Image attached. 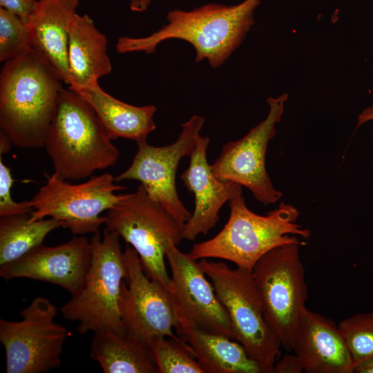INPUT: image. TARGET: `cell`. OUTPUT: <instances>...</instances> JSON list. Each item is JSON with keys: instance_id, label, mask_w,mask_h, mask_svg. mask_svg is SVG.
<instances>
[{"instance_id": "cell-1", "label": "cell", "mask_w": 373, "mask_h": 373, "mask_svg": "<svg viewBox=\"0 0 373 373\" xmlns=\"http://www.w3.org/2000/svg\"><path fill=\"white\" fill-rule=\"evenodd\" d=\"M61 82L35 49L4 64L0 75V128L13 146L44 147Z\"/></svg>"}, {"instance_id": "cell-2", "label": "cell", "mask_w": 373, "mask_h": 373, "mask_svg": "<svg viewBox=\"0 0 373 373\" xmlns=\"http://www.w3.org/2000/svg\"><path fill=\"white\" fill-rule=\"evenodd\" d=\"M260 0H245L227 6L209 3L191 11L174 10L168 23L143 37H121L116 44L119 53L151 54L162 41L178 39L187 41L195 50V62L207 59L213 68L220 66L240 45L254 24V13Z\"/></svg>"}, {"instance_id": "cell-3", "label": "cell", "mask_w": 373, "mask_h": 373, "mask_svg": "<svg viewBox=\"0 0 373 373\" xmlns=\"http://www.w3.org/2000/svg\"><path fill=\"white\" fill-rule=\"evenodd\" d=\"M111 141L88 102L62 87L44 146L53 173L63 180H79L114 166L119 152Z\"/></svg>"}, {"instance_id": "cell-4", "label": "cell", "mask_w": 373, "mask_h": 373, "mask_svg": "<svg viewBox=\"0 0 373 373\" xmlns=\"http://www.w3.org/2000/svg\"><path fill=\"white\" fill-rule=\"evenodd\" d=\"M229 217L212 238L193 245L195 260L218 258L252 271L256 262L272 249L289 244L304 245L297 236L308 238L310 231L297 222L298 209L281 202L265 216L251 211L242 193L229 201Z\"/></svg>"}, {"instance_id": "cell-5", "label": "cell", "mask_w": 373, "mask_h": 373, "mask_svg": "<svg viewBox=\"0 0 373 373\" xmlns=\"http://www.w3.org/2000/svg\"><path fill=\"white\" fill-rule=\"evenodd\" d=\"M119 235L104 229L90 239L92 255L82 289L61 308L63 317L77 321L81 334L103 328L125 334L119 311L122 285L128 271Z\"/></svg>"}, {"instance_id": "cell-6", "label": "cell", "mask_w": 373, "mask_h": 373, "mask_svg": "<svg viewBox=\"0 0 373 373\" xmlns=\"http://www.w3.org/2000/svg\"><path fill=\"white\" fill-rule=\"evenodd\" d=\"M104 216L106 229L135 250L147 276L168 289L166 249L171 242L178 245L183 239L184 224L151 199L142 184L134 192L121 194Z\"/></svg>"}, {"instance_id": "cell-7", "label": "cell", "mask_w": 373, "mask_h": 373, "mask_svg": "<svg viewBox=\"0 0 373 373\" xmlns=\"http://www.w3.org/2000/svg\"><path fill=\"white\" fill-rule=\"evenodd\" d=\"M198 263L227 312L235 339L253 359L273 373L282 346L265 321L251 271L207 259Z\"/></svg>"}, {"instance_id": "cell-8", "label": "cell", "mask_w": 373, "mask_h": 373, "mask_svg": "<svg viewBox=\"0 0 373 373\" xmlns=\"http://www.w3.org/2000/svg\"><path fill=\"white\" fill-rule=\"evenodd\" d=\"M300 246L289 244L272 249L251 271L265 321L282 347L289 352H292L295 333L307 298Z\"/></svg>"}, {"instance_id": "cell-9", "label": "cell", "mask_w": 373, "mask_h": 373, "mask_svg": "<svg viewBox=\"0 0 373 373\" xmlns=\"http://www.w3.org/2000/svg\"><path fill=\"white\" fill-rule=\"evenodd\" d=\"M45 184L29 200L33 209L30 219L53 218L75 236L99 232L105 221L101 214L119 200L121 194L115 192L126 189L115 184L108 173L79 184H71L53 173H45Z\"/></svg>"}, {"instance_id": "cell-10", "label": "cell", "mask_w": 373, "mask_h": 373, "mask_svg": "<svg viewBox=\"0 0 373 373\" xmlns=\"http://www.w3.org/2000/svg\"><path fill=\"white\" fill-rule=\"evenodd\" d=\"M17 321L0 319V342L6 352V373H41L61 365L66 328L55 321L57 307L35 297Z\"/></svg>"}, {"instance_id": "cell-11", "label": "cell", "mask_w": 373, "mask_h": 373, "mask_svg": "<svg viewBox=\"0 0 373 373\" xmlns=\"http://www.w3.org/2000/svg\"><path fill=\"white\" fill-rule=\"evenodd\" d=\"M166 259L171 271L168 290L178 335L197 330L235 339L227 312L198 262L189 253L180 251L174 242L166 249Z\"/></svg>"}, {"instance_id": "cell-12", "label": "cell", "mask_w": 373, "mask_h": 373, "mask_svg": "<svg viewBox=\"0 0 373 373\" xmlns=\"http://www.w3.org/2000/svg\"><path fill=\"white\" fill-rule=\"evenodd\" d=\"M204 123V117L194 115L182 124V131L173 143L164 146H151L146 142L138 144L131 165L114 177L115 181H139L151 199L184 224L191 213L178 195L176 172L181 160L193 151Z\"/></svg>"}, {"instance_id": "cell-13", "label": "cell", "mask_w": 373, "mask_h": 373, "mask_svg": "<svg viewBox=\"0 0 373 373\" xmlns=\"http://www.w3.org/2000/svg\"><path fill=\"white\" fill-rule=\"evenodd\" d=\"M287 93L269 97L266 118L237 141L224 144L211 168L215 175L248 189L260 203L278 202L282 192L276 189L266 169V153L269 141L276 134V125L284 113Z\"/></svg>"}, {"instance_id": "cell-14", "label": "cell", "mask_w": 373, "mask_h": 373, "mask_svg": "<svg viewBox=\"0 0 373 373\" xmlns=\"http://www.w3.org/2000/svg\"><path fill=\"white\" fill-rule=\"evenodd\" d=\"M124 256L128 271L122 285L119 311L126 332L146 344L159 337L178 338L170 294L144 271L135 250L126 244Z\"/></svg>"}, {"instance_id": "cell-15", "label": "cell", "mask_w": 373, "mask_h": 373, "mask_svg": "<svg viewBox=\"0 0 373 373\" xmlns=\"http://www.w3.org/2000/svg\"><path fill=\"white\" fill-rule=\"evenodd\" d=\"M92 255L90 241L79 236L61 245L43 244L21 258L0 266L6 280L23 278L59 286L71 296L83 287Z\"/></svg>"}, {"instance_id": "cell-16", "label": "cell", "mask_w": 373, "mask_h": 373, "mask_svg": "<svg viewBox=\"0 0 373 373\" xmlns=\"http://www.w3.org/2000/svg\"><path fill=\"white\" fill-rule=\"evenodd\" d=\"M209 142L207 137L198 136L189 156V165L181 175L183 183L195 198L194 211L184 224L182 233V238L189 240L207 234L217 224L222 206L242 193L240 185L219 179L213 173L207 158Z\"/></svg>"}, {"instance_id": "cell-17", "label": "cell", "mask_w": 373, "mask_h": 373, "mask_svg": "<svg viewBox=\"0 0 373 373\" xmlns=\"http://www.w3.org/2000/svg\"><path fill=\"white\" fill-rule=\"evenodd\" d=\"M292 352L307 373H354L355 371L338 325L307 307L295 333Z\"/></svg>"}, {"instance_id": "cell-18", "label": "cell", "mask_w": 373, "mask_h": 373, "mask_svg": "<svg viewBox=\"0 0 373 373\" xmlns=\"http://www.w3.org/2000/svg\"><path fill=\"white\" fill-rule=\"evenodd\" d=\"M79 4V0H39L27 22L32 48L44 56L67 85L68 31Z\"/></svg>"}, {"instance_id": "cell-19", "label": "cell", "mask_w": 373, "mask_h": 373, "mask_svg": "<svg viewBox=\"0 0 373 373\" xmlns=\"http://www.w3.org/2000/svg\"><path fill=\"white\" fill-rule=\"evenodd\" d=\"M68 88L74 90L98 82L108 75L111 64L107 54V38L87 15L76 13L68 31Z\"/></svg>"}, {"instance_id": "cell-20", "label": "cell", "mask_w": 373, "mask_h": 373, "mask_svg": "<svg viewBox=\"0 0 373 373\" xmlns=\"http://www.w3.org/2000/svg\"><path fill=\"white\" fill-rule=\"evenodd\" d=\"M91 106L98 119L112 140H131L137 144L146 142L156 125L153 105L135 106L117 99L106 93L98 82L74 90Z\"/></svg>"}, {"instance_id": "cell-21", "label": "cell", "mask_w": 373, "mask_h": 373, "mask_svg": "<svg viewBox=\"0 0 373 373\" xmlns=\"http://www.w3.org/2000/svg\"><path fill=\"white\" fill-rule=\"evenodd\" d=\"M190 347L204 373H269L238 342L197 330L179 335Z\"/></svg>"}, {"instance_id": "cell-22", "label": "cell", "mask_w": 373, "mask_h": 373, "mask_svg": "<svg viewBox=\"0 0 373 373\" xmlns=\"http://www.w3.org/2000/svg\"><path fill=\"white\" fill-rule=\"evenodd\" d=\"M90 357L104 373H155L149 347L138 338L108 328L95 332Z\"/></svg>"}, {"instance_id": "cell-23", "label": "cell", "mask_w": 373, "mask_h": 373, "mask_svg": "<svg viewBox=\"0 0 373 373\" xmlns=\"http://www.w3.org/2000/svg\"><path fill=\"white\" fill-rule=\"evenodd\" d=\"M59 227L61 222L50 218L31 220L30 214L1 217L0 266L41 245L47 235Z\"/></svg>"}, {"instance_id": "cell-24", "label": "cell", "mask_w": 373, "mask_h": 373, "mask_svg": "<svg viewBox=\"0 0 373 373\" xmlns=\"http://www.w3.org/2000/svg\"><path fill=\"white\" fill-rule=\"evenodd\" d=\"M354 366V372L373 363V312L357 313L338 324Z\"/></svg>"}, {"instance_id": "cell-25", "label": "cell", "mask_w": 373, "mask_h": 373, "mask_svg": "<svg viewBox=\"0 0 373 373\" xmlns=\"http://www.w3.org/2000/svg\"><path fill=\"white\" fill-rule=\"evenodd\" d=\"M149 348L159 373H204L189 345L180 337H159Z\"/></svg>"}, {"instance_id": "cell-26", "label": "cell", "mask_w": 373, "mask_h": 373, "mask_svg": "<svg viewBox=\"0 0 373 373\" xmlns=\"http://www.w3.org/2000/svg\"><path fill=\"white\" fill-rule=\"evenodd\" d=\"M32 49L27 23L0 8V61H10Z\"/></svg>"}, {"instance_id": "cell-27", "label": "cell", "mask_w": 373, "mask_h": 373, "mask_svg": "<svg viewBox=\"0 0 373 373\" xmlns=\"http://www.w3.org/2000/svg\"><path fill=\"white\" fill-rule=\"evenodd\" d=\"M14 182L10 169L0 157V217L30 214L33 209L29 201L17 202L11 196Z\"/></svg>"}, {"instance_id": "cell-28", "label": "cell", "mask_w": 373, "mask_h": 373, "mask_svg": "<svg viewBox=\"0 0 373 373\" xmlns=\"http://www.w3.org/2000/svg\"><path fill=\"white\" fill-rule=\"evenodd\" d=\"M39 0H0L1 8L15 14L25 22H28L35 13Z\"/></svg>"}, {"instance_id": "cell-29", "label": "cell", "mask_w": 373, "mask_h": 373, "mask_svg": "<svg viewBox=\"0 0 373 373\" xmlns=\"http://www.w3.org/2000/svg\"><path fill=\"white\" fill-rule=\"evenodd\" d=\"M304 372L303 365L298 356L287 354L278 358L273 367V373H300Z\"/></svg>"}, {"instance_id": "cell-30", "label": "cell", "mask_w": 373, "mask_h": 373, "mask_svg": "<svg viewBox=\"0 0 373 373\" xmlns=\"http://www.w3.org/2000/svg\"><path fill=\"white\" fill-rule=\"evenodd\" d=\"M373 120V105L365 108L358 115L357 118L356 128L360 127L363 124Z\"/></svg>"}, {"instance_id": "cell-31", "label": "cell", "mask_w": 373, "mask_h": 373, "mask_svg": "<svg viewBox=\"0 0 373 373\" xmlns=\"http://www.w3.org/2000/svg\"><path fill=\"white\" fill-rule=\"evenodd\" d=\"M151 0H131L130 9L133 12H143L146 10Z\"/></svg>"}, {"instance_id": "cell-32", "label": "cell", "mask_w": 373, "mask_h": 373, "mask_svg": "<svg viewBox=\"0 0 373 373\" xmlns=\"http://www.w3.org/2000/svg\"><path fill=\"white\" fill-rule=\"evenodd\" d=\"M13 146L8 137L2 132H0V155L6 153Z\"/></svg>"}, {"instance_id": "cell-33", "label": "cell", "mask_w": 373, "mask_h": 373, "mask_svg": "<svg viewBox=\"0 0 373 373\" xmlns=\"http://www.w3.org/2000/svg\"><path fill=\"white\" fill-rule=\"evenodd\" d=\"M358 373H373V363L361 369Z\"/></svg>"}]
</instances>
